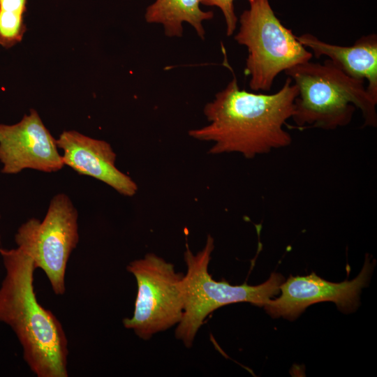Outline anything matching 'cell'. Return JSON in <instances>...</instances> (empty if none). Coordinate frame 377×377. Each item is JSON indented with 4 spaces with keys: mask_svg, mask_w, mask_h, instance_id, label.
<instances>
[{
    "mask_svg": "<svg viewBox=\"0 0 377 377\" xmlns=\"http://www.w3.org/2000/svg\"><path fill=\"white\" fill-rule=\"evenodd\" d=\"M298 88L288 77L274 94L240 89L233 76L226 87L207 103L204 114L209 124L190 130L194 139L214 142L209 153L236 152L246 158L286 147L291 135L283 128L294 113Z\"/></svg>",
    "mask_w": 377,
    "mask_h": 377,
    "instance_id": "6da1fadb",
    "label": "cell"
},
{
    "mask_svg": "<svg viewBox=\"0 0 377 377\" xmlns=\"http://www.w3.org/2000/svg\"><path fill=\"white\" fill-rule=\"evenodd\" d=\"M6 270L0 286V322L10 327L23 358L38 377L68 376V339L61 323L37 300L31 255L21 247L0 248Z\"/></svg>",
    "mask_w": 377,
    "mask_h": 377,
    "instance_id": "7a4b0ae2",
    "label": "cell"
},
{
    "mask_svg": "<svg viewBox=\"0 0 377 377\" xmlns=\"http://www.w3.org/2000/svg\"><path fill=\"white\" fill-rule=\"evenodd\" d=\"M284 73L298 88L292 119L300 130L346 126L356 108L364 126L376 127L377 101L367 90L365 82L349 76L330 59L323 64L306 61Z\"/></svg>",
    "mask_w": 377,
    "mask_h": 377,
    "instance_id": "3957f363",
    "label": "cell"
},
{
    "mask_svg": "<svg viewBox=\"0 0 377 377\" xmlns=\"http://www.w3.org/2000/svg\"><path fill=\"white\" fill-rule=\"evenodd\" d=\"M214 248V239L209 235L201 251L193 254L186 245L184 254L187 267L182 279L184 309L176 328L175 337L187 348L192 346L205 319L214 311L237 302L264 306L279 293L280 286L285 281L281 274L273 273L268 280L258 286L246 283L232 286L224 280L216 281L208 272Z\"/></svg>",
    "mask_w": 377,
    "mask_h": 377,
    "instance_id": "277c9868",
    "label": "cell"
},
{
    "mask_svg": "<svg viewBox=\"0 0 377 377\" xmlns=\"http://www.w3.org/2000/svg\"><path fill=\"white\" fill-rule=\"evenodd\" d=\"M239 17L234 39L246 47L244 73L253 91H270L281 72L311 59L313 54L276 16L269 0H255Z\"/></svg>",
    "mask_w": 377,
    "mask_h": 377,
    "instance_id": "5b68a950",
    "label": "cell"
},
{
    "mask_svg": "<svg viewBox=\"0 0 377 377\" xmlns=\"http://www.w3.org/2000/svg\"><path fill=\"white\" fill-rule=\"evenodd\" d=\"M126 269L135 276L138 290L133 315L123 320L124 326L147 341L178 325L184 309V274L154 253L131 262Z\"/></svg>",
    "mask_w": 377,
    "mask_h": 377,
    "instance_id": "8992f818",
    "label": "cell"
},
{
    "mask_svg": "<svg viewBox=\"0 0 377 377\" xmlns=\"http://www.w3.org/2000/svg\"><path fill=\"white\" fill-rule=\"evenodd\" d=\"M77 218L69 197L58 193L51 200L42 221L29 219L15 235L17 246L31 255L35 269L44 272L57 295L66 292L67 263L79 241Z\"/></svg>",
    "mask_w": 377,
    "mask_h": 377,
    "instance_id": "52a82bcc",
    "label": "cell"
},
{
    "mask_svg": "<svg viewBox=\"0 0 377 377\" xmlns=\"http://www.w3.org/2000/svg\"><path fill=\"white\" fill-rule=\"evenodd\" d=\"M374 269L369 257L364 266L352 281L332 283L311 273L306 276H290L280 286L279 297L272 299L263 306L273 318H296L311 304L332 302L344 313L357 309L361 290L368 284Z\"/></svg>",
    "mask_w": 377,
    "mask_h": 377,
    "instance_id": "ba28073f",
    "label": "cell"
},
{
    "mask_svg": "<svg viewBox=\"0 0 377 377\" xmlns=\"http://www.w3.org/2000/svg\"><path fill=\"white\" fill-rule=\"evenodd\" d=\"M58 149L57 140L34 109L17 124H0L3 173L17 174L24 169L57 172L64 166Z\"/></svg>",
    "mask_w": 377,
    "mask_h": 377,
    "instance_id": "9c48e42d",
    "label": "cell"
},
{
    "mask_svg": "<svg viewBox=\"0 0 377 377\" xmlns=\"http://www.w3.org/2000/svg\"><path fill=\"white\" fill-rule=\"evenodd\" d=\"M57 144L62 151L64 165L103 182L123 195L131 197L135 194L137 184L116 167V154L106 141L76 131H64Z\"/></svg>",
    "mask_w": 377,
    "mask_h": 377,
    "instance_id": "30bf717a",
    "label": "cell"
},
{
    "mask_svg": "<svg viewBox=\"0 0 377 377\" xmlns=\"http://www.w3.org/2000/svg\"><path fill=\"white\" fill-rule=\"evenodd\" d=\"M297 40L316 58L323 56L349 76L367 82V90L377 101V35L361 36L353 45L342 46L326 43L313 34L296 36Z\"/></svg>",
    "mask_w": 377,
    "mask_h": 377,
    "instance_id": "8fae6325",
    "label": "cell"
},
{
    "mask_svg": "<svg viewBox=\"0 0 377 377\" xmlns=\"http://www.w3.org/2000/svg\"><path fill=\"white\" fill-rule=\"evenodd\" d=\"M200 3L201 0H155L147 8L145 18L148 23L162 24L168 37L182 36V24L188 23L204 40L202 22L212 20L214 13L202 10Z\"/></svg>",
    "mask_w": 377,
    "mask_h": 377,
    "instance_id": "7c38bea8",
    "label": "cell"
},
{
    "mask_svg": "<svg viewBox=\"0 0 377 377\" xmlns=\"http://www.w3.org/2000/svg\"><path fill=\"white\" fill-rule=\"evenodd\" d=\"M23 15L0 10V45L10 48L22 40L26 31Z\"/></svg>",
    "mask_w": 377,
    "mask_h": 377,
    "instance_id": "4fadbf2b",
    "label": "cell"
},
{
    "mask_svg": "<svg viewBox=\"0 0 377 377\" xmlns=\"http://www.w3.org/2000/svg\"><path fill=\"white\" fill-rule=\"evenodd\" d=\"M235 0H201V3L208 6H216L222 12L226 26V35L231 36L236 29L237 17L235 12ZM251 3L255 0H247Z\"/></svg>",
    "mask_w": 377,
    "mask_h": 377,
    "instance_id": "5bb4252c",
    "label": "cell"
},
{
    "mask_svg": "<svg viewBox=\"0 0 377 377\" xmlns=\"http://www.w3.org/2000/svg\"><path fill=\"white\" fill-rule=\"evenodd\" d=\"M27 0H0V10L24 14Z\"/></svg>",
    "mask_w": 377,
    "mask_h": 377,
    "instance_id": "9a60e30c",
    "label": "cell"
},
{
    "mask_svg": "<svg viewBox=\"0 0 377 377\" xmlns=\"http://www.w3.org/2000/svg\"><path fill=\"white\" fill-rule=\"evenodd\" d=\"M0 218H1V216H0ZM0 245H1V237H0Z\"/></svg>",
    "mask_w": 377,
    "mask_h": 377,
    "instance_id": "2e32d148",
    "label": "cell"
}]
</instances>
